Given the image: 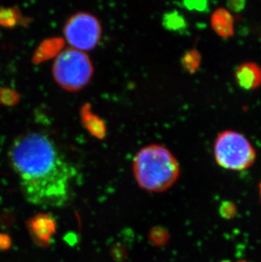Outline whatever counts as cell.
Returning <instances> with one entry per match:
<instances>
[{
    "mask_svg": "<svg viewBox=\"0 0 261 262\" xmlns=\"http://www.w3.org/2000/svg\"><path fill=\"white\" fill-rule=\"evenodd\" d=\"M221 213H222V216L224 218H231L235 215L236 213V207L232 203H223L221 207Z\"/></svg>",
    "mask_w": 261,
    "mask_h": 262,
    "instance_id": "obj_10",
    "label": "cell"
},
{
    "mask_svg": "<svg viewBox=\"0 0 261 262\" xmlns=\"http://www.w3.org/2000/svg\"><path fill=\"white\" fill-rule=\"evenodd\" d=\"M53 76L59 87L77 92L86 87L94 76V66L86 53L67 48L57 55Z\"/></svg>",
    "mask_w": 261,
    "mask_h": 262,
    "instance_id": "obj_3",
    "label": "cell"
},
{
    "mask_svg": "<svg viewBox=\"0 0 261 262\" xmlns=\"http://www.w3.org/2000/svg\"><path fill=\"white\" fill-rule=\"evenodd\" d=\"M216 163L229 171H241L251 167L256 161V151L246 137L237 132H222L214 144Z\"/></svg>",
    "mask_w": 261,
    "mask_h": 262,
    "instance_id": "obj_4",
    "label": "cell"
},
{
    "mask_svg": "<svg viewBox=\"0 0 261 262\" xmlns=\"http://www.w3.org/2000/svg\"><path fill=\"white\" fill-rule=\"evenodd\" d=\"M9 160L30 204L61 208L69 202L77 169L49 135L27 132L18 136Z\"/></svg>",
    "mask_w": 261,
    "mask_h": 262,
    "instance_id": "obj_1",
    "label": "cell"
},
{
    "mask_svg": "<svg viewBox=\"0 0 261 262\" xmlns=\"http://www.w3.org/2000/svg\"><path fill=\"white\" fill-rule=\"evenodd\" d=\"M63 32L70 48L86 53L94 50L101 39L102 27L96 16L79 12L67 20Z\"/></svg>",
    "mask_w": 261,
    "mask_h": 262,
    "instance_id": "obj_5",
    "label": "cell"
},
{
    "mask_svg": "<svg viewBox=\"0 0 261 262\" xmlns=\"http://www.w3.org/2000/svg\"><path fill=\"white\" fill-rule=\"evenodd\" d=\"M259 196H260V200H261V181H260V183H259Z\"/></svg>",
    "mask_w": 261,
    "mask_h": 262,
    "instance_id": "obj_12",
    "label": "cell"
},
{
    "mask_svg": "<svg viewBox=\"0 0 261 262\" xmlns=\"http://www.w3.org/2000/svg\"><path fill=\"white\" fill-rule=\"evenodd\" d=\"M30 236L35 245L45 247L51 245L57 231L55 218L48 213H38L27 223Z\"/></svg>",
    "mask_w": 261,
    "mask_h": 262,
    "instance_id": "obj_6",
    "label": "cell"
},
{
    "mask_svg": "<svg viewBox=\"0 0 261 262\" xmlns=\"http://www.w3.org/2000/svg\"><path fill=\"white\" fill-rule=\"evenodd\" d=\"M210 25L213 31L223 38H228L234 34V18L225 8L214 10L210 18Z\"/></svg>",
    "mask_w": 261,
    "mask_h": 262,
    "instance_id": "obj_8",
    "label": "cell"
},
{
    "mask_svg": "<svg viewBox=\"0 0 261 262\" xmlns=\"http://www.w3.org/2000/svg\"><path fill=\"white\" fill-rule=\"evenodd\" d=\"M237 262H246V261H244V260H240V261H237Z\"/></svg>",
    "mask_w": 261,
    "mask_h": 262,
    "instance_id": "obj_13",
    "label": "cell"
},
{
    "mask_svg": "<svg viewBox=\"0 0 261 262\" xmlns=\"http://www.w3.org/2000/svg\"><path fill=\"white\" fill-rule=\"evenodd\" d=\"M133 174L138 186L151 193L171 188L180 176V166L165 146L150 144L138 151L133 160Z\"/></svg>",
    "mask_w": 261,
    "mask_h": 262,
    "instance_id": "obj_2",
    "label": "cell"
},
{
    "mask_svg": "<svg viewBox=\"0 0 261 262\" xmlns=\"http://www.w3.org/2000/svg\"><path fill=\"white\" fill-rule=\"evenodd\" d=\"M201 63V55L196 50H191L183 58L184 68L189 72H195Z\"/></svg>",
    "mask_w": 261,
    "mask_h": 262,
    "instance_id": "obj_9",
    "label": "cell"
},
{
    "mask_svg": "<svg viewBox=\"0 0 261 262\" xmlns=\"http://www.w3.org/2000/svg\"><path fill=\"white\" fill-rule=\"evenodd\" d=\"M11 246V239L7 234L0 233V250H7Z\"/></svg>",
    "mask_w": 261,
    "mask_h": 262,
    "instance_id": "obj_11",
    "label": "cell"
},
{
    "mask_svg": "<svg viewBox=\"0 0 261 262\" xmlns=\"http://www.w3.org/2000/svg\"><path fill=\"white\" fill-rule=\"evenodd\" d=\"M237 84L245 90H254L261 85V68L253 62H245L235 72Z\"/></svg>",
    "mask_w": 261,
    "mask_h": 262,
    "instance_id": "obj_7",
    "label": "cell"
}]
</instances>
